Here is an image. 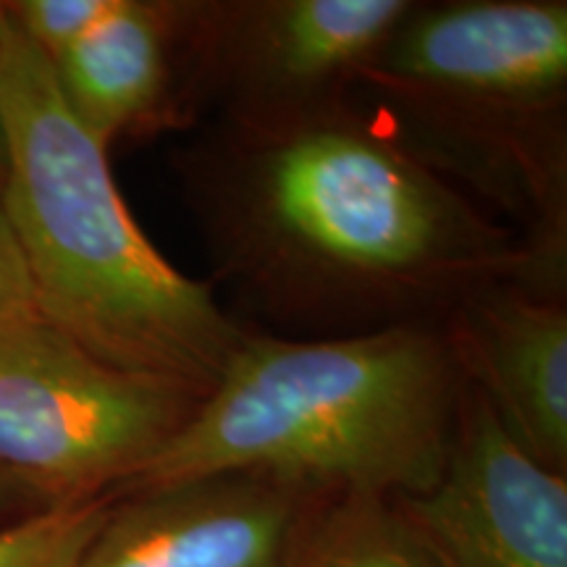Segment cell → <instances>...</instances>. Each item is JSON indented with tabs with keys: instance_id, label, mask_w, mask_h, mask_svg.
Instances as JSON below:
<instances>
[{
	"instance_id": "6da1fadb",
	"label": "cell",
	"mask_w": 567,
	"mask_h": 567,
	"mask_svg": "<svg viewBox=\"0 0 567 567\" xmlns=\"http://www.w3.org/2000/svg\"><path fill=\"white\" fill-rule=\"evenodd\" d=\"M174 166L216 276L266 334L444 323L499 287L565 297L513 226L350 95L221 116Z\"/></svg>"
},
{
	"instance_id": "7a4b0ae2",
	"label": "cell",
	"mask_w": 567,
	"mask_h": 567,
	"mask_svg": "<svg viewBox=\"0 0 567 567\" xmlns=\"http://www.w3.org/2000/svg\"><path fill=\"white\" fill-rule=\"evenodd\" d=\"M463 389L444 323L318 339L247 329L195 415L113 496L213 473L423 494L450 457Z\"/></svg>"
},
{
	"instance_id": "3957f363",
	"label": "cell",
	"mask_w": 567,
	"mask_h": 567,
	"mask_svg": "<svg viewBox=\"0 0 567 567\" xmlns=\"http://www.w3.org/2000/svg\"><path fill=\"white\" fill-rule=\"evenodd\" d=\"M0 203L34 310L105 363L208 394L247 329L140 229L109 151L76 122L51 61L11 17L0 40Z\"/></svg>"
},
{
	"instance_id": "277c9868",
	"label": "cell",
	"mask_w": 567,
	"mask_h": 567,
	"mask_svg": "<svg viewBox=\"0 0 567 567\" xmlns=\"http://www.w3.org/2000/svg\"><path fill=\"white\" fill-rule=\"evenodd\" d=\"M354 90L417 158L505 213L565 281V0L413 3Z\"/></svg>"
},
{
	"instance_id": "5b68a950",
	"label": "cell",
	"mask_w": 567,
	"mask_h": 567,
	"mask_svg": "<svg viewBox=\"0 0 567 567\" xmlns=\"http://www.w3.org/2000/svg\"><path fill=\"white\" fill-rule=\"evenodd\" d=\"M205 392L111 365L38 310L0 321V481L40 509L116 494Z\"/></svg>"
},
{
	"instance_id": "8992f818",
	"label": "cell",
	"mask_w": 567,
	"mask_h": 567,
	"mask_svg": "<svg viewBox=\"0 0 567 567\" xmlns=\"http://www.w3.org/2000/svg\"><path fill=\"white\" fill-rule=\"evenodd\" d=\"M410 9L408 0H179L189 111L210 101L221 116H255L350 95Z\"/></svg>"
},
{
	"instance_id": "52a82bcc",
	"label": "cell",
	"mask_w": 567,
	"mask_h": 567,
	"mask_svg": "<svg viewBox=\"0 0 567 567\" xmlns=\"http://www.w3.org/2000/svg\"><path fill=\"white\" fill-rule=\"evenodd\" d=\"M394 502L439 567H567V476L534 463L467 381L442 476Z\"/></svg>"
},
{
	"instance_id": "ba28073f",
	"label": "cell",
	"mask_w": 567,
	"mask_h": 567,
	"mask_svg": "<svg viewBox=\"0 0 567 567\" xmlns=\"http://www.w3.org/2000/svg\"><path fill=\"white\" fill-rule=\"evenodd\" d=\"M313 488L213 473L113 496L76 567H281Z\"/></svg>"
},
{
	"instance_id": "9c48e42d",
	"label": "cell",
	"mask_w": 567,
	"mask_h": 567,
	"mask_svg": "<svg viewBox=\"0 0 567 567\" xmlns=\"http://www.w3.org/2000/svg\"><path fill=\"white\" fill-rule=\"evenodd\" d=\"M463 379L505 434L557 476H567L565 297L520 287L484 292L444 321Z\"/></svg>"
},
{
	"instance_id": "30bf717a",
	"label": "cell",
	"mask_w": 567,
	"mask_h": 567,
	"mask_svg": "<svg viewBox=\"0 0 567 567\" xmlns=\"http://www.w3.org/2000/svg\"><path fill=\"white\" fill-rule=\"evenodd\" d=\"M51 66L63 103L105 151L126 134L179 130L193 116L176 0H113Z\"/></svg>"
},
{
	"instance_id": "8fae6325",
	"label": "cell",
	"mask_w": 567,
	"mask_h": 567,
	"mask_svg": "<svg viewBox=\"0 0 567 567\" xmlns=\"http://www.w3.org/2000/svg\"><path fill=\"white\" fill-rule=\"evenodd\" d=\"M281 567H439L394 499L323 494L297 526Z\"/></svg>"
},
{
	"instance_id": "7c38bea8",
	"label": "cell",
	"mask_w": 567,
	"mask_h": 567,
	"mask_svg": "<svg viewBox=\"0 0 567 567\" xmlns=\"http://www.w3.org/2000/svg\"><path fill=\"white\" fill-rule=\"evenodd\" d=\"M111 505L113 494H105L0 526V567H76Z\"/></svg>"
},
{
	"instance_id": "4fadbf2b",
	"label": "cell",
	"mask_w": 567,
	"mask_h": 567,
	"mask_svg": "<svg viewBox=\"0 0 567 567\" xmlns=\"http://www.w3.org/2000/svg\"><path fill=\"white\" fill-rule=\"evenodd\" d=\"M111 3L113 0H17L6 3V9L27 42L53 61L87 34Z\"/></svg>"
},
{
	"instance_id": "5bb4252c",
	"label": "cell",
	"mask_w": 567,
	"mask_h": 567,
	"mask_svg": "<svg viewBox=\"0 0 567 567\" xmlns=\"http://www.w3.org/2000/svg\"><path fill=\"white\" fill-rule=\"evenodd\" d=\"M34 310L32 284L0 203V321Z\"/></svg>"
},
{
	"instance_id": "9a60e30c",
	"label": "cell",
	"mask_w": 567,
	"mask_h": 567,
	"mask_svg": "<svg viewBox=\"0 0 567 567\" xmlns=\"http://www.w3.org/2000/svg\"><path fill=\"white\" fill-rule=\"evenodd\" d=\"M32 513H42L32 499H27L19 488H13L6 481H0V526H9V523L27 517Z\"/></svg>"
},
{
	"instance_id": "2e32d148",
	"label": "cell",
	"mask_w": 567,
	"mask_h": 567,
	"mask_svg": "<svg viewBox=\"0 0 567 567\" xmlns=\"http://www.w3.org/2000/svg\"><path fill=\"white\" fill-rule=\"evenodd\" d=\"M6 30H9V9H6V3H0V40H3Z\"/></svg>"
},
{
	"instance_id": "e0dca14e",
	"label": "cell",
	"mask_w": 567,
	"mask_h": 567,
	"mask_svg": "<svg viewBox=\"0 0 567 567\" xmlns=\"http://www.w3.org/2000/svg\"><path fill=\"white\" fill-rule=\"evenodd\" d=\"M3 168H6V153H3V137H0V182H3Z\"/></svg>"
}]
</instances>
